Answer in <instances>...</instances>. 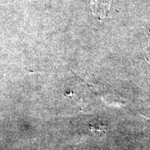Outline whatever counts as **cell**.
I'll list each match as a JSON object with an SVG mask.
<instances>
[{
	"instance_id": "6da1fadb",
	"label": "cell",
	"mask_w": 150,
	"mask_h": 150,
	"mask_svg": "<svg viewBox=\"0 0 150 150\" xmlns=\"http://www.w3.org/2000/svg\"><path fill=\"white\" fill-rule=\"evenodd\" d=\"M92 9L99 18H104L111 7V0H92Z\"/></svg>"
}]
</instances>
